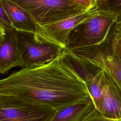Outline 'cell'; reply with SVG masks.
<instances>
[{
    "instance_id": "cell-9",
    "label": "cell",
    "mask_w": 121,
    "mask_h": 121,
    "mask_svg": "<svg viewBox=\"0 0 121 121\" xmlns=\"http://www.w3.org/2000/svg\"><path fill=\"white\" fill-rule=\"evenodd\" d=\"M104 73L105 87L98 111L107 118L121 120V86L106 71Z\"/></svg>"
},
{
    "instance_id": "cell-3",
    "label": "cell",
    "mask_w": 121,
    "mask_h": 121,
    "mask_svg": "<svg viewBox=\"0 0 121 121\" xmlns=\"http://www.w3.org/2000/svg\"><path fill=\"white\" fill-rule=\"evenodd\" d=\"M18 5L36 25H43L87 11L70 0H7Z\"/></svg>"
},
{
    "instance_id": "cell-16",
    "label": "cell",
    "mask_w": 121,
    "mask_h": 121,
    "mask_svg": "<svg viewBox=\"0 0 121 121\" xmlns=\"http://www.w3.org/2000/svg\"><path fill=\"white\" fill-rule=\"evenodd\" d=\"M0 27L7 31L13 29L11 23L5 12L0 0Z\"/></svg>"
},
{
    "instance_id": "cell-11",
    "label": "cell",
    "mask_w": 121,
    "mask_h": 121,
    "mask_svg": "<svg viewBox=\"0 0 121 121\" xmlns=\"http://www.w3.org/2000/svg\"><path fill=\"white\" fill-rule=\"evenodd\" d=\"M1 3L13 28L18 32L35 34V24L26 12L18 5L7 0H1Z\"/></svg>"
},
{
    "instance_id": "cell-13",
    "label": "cell",
    "mask_w": 121,
    "mask_h": 121,
    "mask_svg": "<svg viewBox=\"0 0 121 121\" xmlns=\"http://www.w3.org/2000/svg\"><path fill=\"white\" fill-rule=\"evenodd\" d=\"M98 10L113 15L117 25H121V0H107Z\"/></svg>"
},
{
    "instance_id": "cell-10",
    "label": "cell",
    "mask_w": 121,
    "mask_h": 121,
    "mask_svg": "<svg viewBox=\"0 0 121 121\" xmlns=\"http://www.w3.org/2000/svg\"><path fill=\"white\" fill-rule=\"evenodd\" d=\"M0 43V74H4L15 67L21 66V54L18 44V32L15 29L5 31Z\"/></svg>"
},
{
    "instance_id": "cell-19",
    "label": "cell",
    "mask_w": 121,
    "mask_h": 121,
    "mask_svg": "<svg viewBox=\"0 0 121 121\" xmlns=\"http://www.w3.org/2000/svg\"><path fill=\"white\" fill-rule=\"evenodd\" d=\"M107 0H96V4H97V9H98Z\"/></svg>"
},
{
    "instance_id": "cell-12",
    "label": "cell",
    "mask_w": 121,
    "mask_h": 121,
    "mask_svg": "<svg viewBox=\"0 0 121 121\" xmlns=\"http://www.w3.org/2000/svg\"><path fill=\"white\" fill-rule=\"evenodd\" d=\"M95 108L90 97L56 110L49 121H79Z\"/></svg>"
},
{
    "instance_id": "cell-4",
    "label": "cell",
    "mask_w": 121,
    "mask_h": 121,
    "mask_svg": "<svg viewBox=\"0 0 121 121\" xmlns=\"http://www.w3.org/2000/svg\"><path fill=\"white\" fill-rule=\"evenodd\" d=\"M56 110L16 97L0 95V121H49Z\"/></svg>"
},
{
    "instance_id": "cell-17",
    "label": "cell",
    "mask_w": 121,
    "mask_h": 121,
    "mask_svg": "<svg viewBox=\"0 0 121 121\" xmlns=\"http://www.w3.org/2000/svg\"><path fill=\"white\" fill-rule=\"evenodd\" d=\"M86 11L97 9L96 0H70Z\"/></svg>"
},
{
    "instance_id": "cell-8",
    "label": "cell",
    "mask_w": 121,
    "mask_h": 121,
    "mask_svg": "<svg viewBox=\"0 0 121 121\" xmlns=\"http://www.w3.org/2000/svg\"><path fill=\"white\" fill-rule=\"evenodd\" d=\"M98 11L96 9L54 22L43 25L36 24L34 38L37 41L55 43L65 49L70 31L80 22Z\"/></svg>"
},
{
    "instance_id": "cell-18",
    "label": "cell",
    "mask_w": 121,
    "mask_h": 121,
    "mask_svg": "<svg viewBox=\"0 0 121 121\" xmlns=\"http://www.w3.org/2000/svg\"><path fill=\"white\" fill-rule=\"evenodd\" d=\"M5 30L2 29L1 27H0V43L4 39L5 35Z\"/></svg>"
},
{
    "instance_id": "cell-2",
    "label": "cell",
    "mask_w": 121,
    "mask_h": 121,
    "mask_svg": "<svg viewBox=\"0 0 121 121\" xmlns=\"http://www.w3.org/2000/svg\"><path fill=\"white\" fill-rule=\"evenodd\" d=\"M115 24L113 15L98 10L70 31L65 49L70 51L99 44L107 38Z\"/></svg>"
},
{
    "instance_id": "cell-15",
    "label": "cell",
    "mask_w": 121,
    "mask_h": 121,
    "mask_svg": "<svg viewBox=\"0 0 121 121\" xmlns=\"http://www.w3.org/2000/svg\"><path fill=\"white\" fill-rule=\"evenodd\" d=\"M112 49L114 55L121 61V34L118 29L112 40Z\"/></svg>"
},
{
    "instance_id": "cell-6",
    "label": "cell",
    "mask_w": 121,
    "mask_h": 121,
    "mask_svg": "<svg viewBox=\"0 0 121 121\" xmlns=\"http://www.w3.org/2000/svg\"><path fill=\"white\" fill-rule=\"evenodd\" d=\"M117 31L116 23L107 38L103 43L96 45L69 51L101 68L109 73L121 86V61L114 55L112 49V40Z\"/></svg>"
},
{
    "instance_id": "cell-7",
    "label": "cell",
    "mask_w": 121,
    "mask_h": 121,
    "mask_svg": "<svg viewBox=\"0 0 121 121\" xmlns=\"http://www.w3.org/2000/svg\"><path fill=\"white\" fill-rule=\"evenodd\" d=\"M64 53L85 83L95 108L98 110L102 103L105 87L104 70L65 49Z\"/></svg>"
},
{
    "instance_id": "cell-5",
    "label": "cell",
    "mask_w": 121,
    "mask_h": 121,
    "mask_svg": "<svg viewBox=\"0 0 121 121\" xmlns=\"http://www.w3.org/2000/svg\"><path fill=\"white\" fill-rule=\"evenodd\" d=\"M17 32L21 60L20 67L22 68L38 67L50 62L64 49L55 43L35 40L34 34Z\"/></svg>"
},
{
    "instance_id": "cell-14",
    "label": "cell",
    "mask_w": 121,
    "mask_h": 121,
    "mask_svg": "<svg viewBox=\"0 0 121 121\" xmlns=\"http://www.w3.org/2000/svg\"><path fill=\"white\" fill-rule=\"evenodd\" d=\"M79 121H121V120H113L107 118L104 116L95 108H94Z\"/></svg>"
},
{
    "instance_id": "cell-1",
    "label": "cell",
    "mask_w": 121,
    "mask_h": 121,
    "mask_svg": "<svg viewBox=\"0 0 121 121\" xmlns=\"http://www.w3.org/2000/svg\"><path fill=\"white\" fill-rule=\"evenodd\" d=\"M0 95L12 96L56 109L90 97L85 83L63 51L50 62L22 68L0 79Z\"/></svg>"
},
{
    "instance_id": "cell-20",
    "label": "cell",
    "mask_w": 121,
    "mask_h": 121,
    "mask_svg": "<svg viewBox=\"0 0 121 121\" xmlns=\"http://www.w3.org/2000/svg\"><path fill=\"white\" fill-rule=\"evenodd\" d=\"M117 28L119 33L121 34V25H117Z\"/></svg>"
}]
</instances>
